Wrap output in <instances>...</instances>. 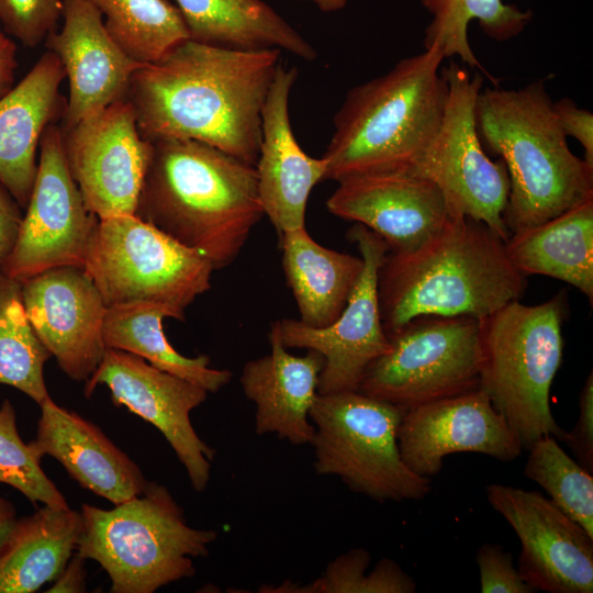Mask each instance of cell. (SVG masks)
Listing matches in <instances>:
<instances>
[{
    "mask_svg": "<svg viewBox=\"0 0 593 593\" xmlns=\"http://www.w3.org/2000/svg\"><path fill=\"white\" fill-rule=\"evenodd\" d=\"M404 413L357 390L317 393L309 414L316 473L336 475L378 502L427 496L430 479L413 472L400 454L398 429Z\"/></svg>",
    "mask_w": 593,
    "mask_h": 593,
    "instance_id": "ba28073f",
    "label": "cell"
},
{
    "mask_svg": "<svg viewBox=\"0 0 593 593\" xmlns=\"http://www.w3.org/2000/svg\"><path fill=\"white\" fill-rule=\"evenodd\" d=\"M190 38L213 45L278 48L314 60L312 44L262 0H175Z\"/></svg>",
    "mask_w": 593,
    "mask_h": 593,
    "instance_id": "83f0119b",
    "label": "cell"
},
{
    "mask_svg": "<svg viewBox=\"0 0 593 593\" xmlns=\"http://www.w3.org/2000/svg\"><path fill=\"white\" fill-rule=\"evenodd\" d=\"M0 483L16 489L32 503L68 507L65 496L41 467V458L30 443L21 439L10 400L0 406Z\"/></svg>",
    "mask_w": 593,
    "mask_h": 593,
    "instance_id": "e575fe53",
    "label": "cell"
},
{
    "mask_svg": "<svg viewBox=\"0 0 593 593\" xmlns=\"http://www.w3.org/2000/svg\"><path fill=\"white\" fill-rule=\"evenodd\" d=\"M347 237L356 244L363 267L340 315L321 328L292 318L271 324L286 348H305L322 355L320 394L356 391L367 368L391 347L378 295V272L389 247L380 236L358 223L348 230Z\"/></svg>",
    "mask_w": 593,
    "mask_h": 593,
    "instance_id": "4fadbf2b",
    "label": "cell"
},
{
    "mask_svg": "<svg viewBox=\"0 0 593 593\" xmlns=\"http://www.w3.org/2000/svg\"><path fill=\"white\" fill-rule=\"evenodd\" d=\"M310 1L317 7L318 10L325 13H332L343 10L349 0H301Z\"/></svg>",
    "mask_w": 593,
    "mask_h": 593,
    "instance_id": "ee69618b",
    "label": "cell"
},
{
    "mask_svg": "<svg viewBox=\"0 0 593 593\" xmlns=\"http://www.w3.org/2000/svg\"><path fill=\"white\" fill-rule=\"evenodd\" d=\"M566 291L540 304L512 301L479 320L480 384L523 449L563 432L549 405L563 357Z\"/></svg>",
    "mask_w": 593,
    "mask_h": 593,
    "instance_id": "52a82bcc",
    "label": "cell"
},
{
    "mask_svg": "<svg viewBox=\"0 0 593 593\" xmlns=\"http://www.w3.org/2000/svg\"><path fill=\"white\" fill-rule=\"evenodd\" d=\"M443 48L432 45L351 88L334 116L322 156L325 180L411 170L434 139L445 110Z\"/></svg>",
    "mask_w": 593,
    "mask_h": 593,
    "instance_id": "5b68a950",
    "label": "cell"
},
{
    "mask_svg": "<svg viewBox=\"0 0 593 593\" xmlns=\"http://www.w3.org/2000/svg\"><path fill=\"white\" fill-rule=\"evenodd\" d=\"M482 593H532L514 567L513 556L499 544L485 542L475 555Z\"/></svg>",
    "mask_w": 593,
    "mask_h": 593,
    "instance_id": "8d00e7d4",
    "label": "cell"
},
{
    "mask_svg": "<svg viewBox=\"0 0 593 593\" xmlns=\"http://www.w3.org/2000/svg\"><path fill=\"white\" fill-rule=\"evenodd\" d=\"M87 559L77 550L72 553L60 574L54 580V584L46 591L49 593H79L86 591Z\"/></svg>",
    "mask_w": 593,
    "mask_h": 593,
    "instance_id": "60d3db41",
    "label": "cell"
},
{
    "mask_svg": "<svg viewBox=\"0 0 593 593\" xmlns=\"http://www.w3.org/2000/svg\"><path fill=\"white\" fill-rule=\"evenodd\" d=\"M21 206L0 182V268L11 254L23 215Z\"/></svg>",
    "mask_w": 593,
    "mask_h": 593,
    "instance_id": "ab89813d",
    "label": "cell"
},
{
    "mask_svg": "<svg viewBox=\"0 0 593 593\" xmlns=\"http://www.w3.org/2000/svg\"><path fill=\"white\" fill-rule=\"evenodd\" d=\"M553 111L566 134L577 139L584 149V160L593 166V115L579 108L573 100L562 98L553 101Z\"/></svg>",
    "mask_w": 593,
    "mask_h": 593,
    "instance_id": "f35d334b",
    "label": "cell"
},
{
    "mask_svg": "<svg viewBox=\"0 0 593 593\" xmlns=\"http://www.w3.org/2000/svg\"><path fill=\"white\" fill-rule=\"evenodd\" d=\"M482 145L506 166L504 222L511 234L593 199V166L569 148L546 81L482 88L475 102Z\"/></svg>",
    "mask_w": 593,
    "mask_h": 593,
    "instance_id": "277c9868",
    "label": "cell"
},
{
    "mask_svg": "<svg viewBox=\"0 0 593 593\" xmlns=\"http://www.w3.org/2000/svg\"><path fill=\"white\" fill-rule=\"evenodd\" d=\"M388 337L357 391L407 411L479 389V320L419 316Z\"/></svg>",
    "mask_w": 593,
    "mask_h": 593,
    "instance_id": "30bf717a",
    "label": "cell"
},
{
    "mask_svg": "<svg viewBox=\"0 0 593 593\" xmlns=\"http://www.w3.org/2000/svg\"><path fill=\"white\" fill-rule=\"evenodd\" d=\"M99 385L109 389L116 406H125L164 435L197 492L206 488L215 450L198 436L190 419L191 411L208 396L204 388L139 356L111 348L86 381L85 395L90 396Z\"/></svg>",
    "mask_w": 593,
    "mask_h": 593,
    "instance_id": "9a60e30c",
    "label": "cell"
},
{
    "mask_svg": "<svg viewBox=\"0 0 593 593\" xmlns=\"http://www.w3.org/2000/svg\"><path fill=\"white\" fill-rule=\"evenodd\" d=\"M326 208L340 219L371 230L391 253L415 249L451 216L438 186L409 170L345 178L338 181Z\"/></svg>",
    "mask_w": 593,
    "mask_h": 593,
    "instance_id": "d6986e66",
    "label": "cell"
},
{
    "mask_svg": "<svg viewBox=\"0 0 593 593\" xmlns=\"http://www.w3.org/2000/svg\"><path fill=\"white\" fill-rule=\"evenodd\" d=\"M38 152L37 171L18 238L0 268L19 281L55 267L85 268L99 223L70 175L60 126L52 123L45 128Z\"/></svg>",
    "mask_w": 593,
    "mask_h": 593,
    "instance_id": "7c38bea8",
    "label": "cell"
},
{
    "mask_svg": "<svg viewBox=\"0 0 593 593\" xmlns=\"http://www.w3.org/2000/svg\"><path fill=\"white\" fill-rule=\"evenodd\" d=\"M181 321L172 309L152 302H133L108 307L103 338L107 348L134 354L154 367L189 380L215 393L232 379L224 369L210 367L205 355L186 357L168 342L163 320Z\"/></svg>",
    "mask_w": 593,
    "mask_h": 593,
    "instance_id": "f1b7e54d",
    "label": "cell"
},
{
    "mask_svg": "<svg viewBox=\"0 0 593 593\" xmlns=\"http://www.w3.org/2000/svg\"><path fill=\"white\" fill-rule=\"evenodd\" d=\"M398 444L405 465L429 479L440 472L444 458L455 452L511 461L523 450L516 434L481 389L405 411Z\"/></svg>",
    "mask_w": 593,
    "mask_h": 593,
    "instance_id": "ac0fdd59",
    "label": "cell"
},
{
    "mask_svg": "<svg viewBox=\"0 0 593 593\" xmlns=\"http://www.w3.org/2000/svg\"><path fill=\"white\" fill-rule=\"evenodd\" d=\"M280 55L278 48L182 42L132 77L126 99L142 136L198 141L255 166Z\"/></svg>",
    "mask_w": 593,
    "mask_h": 593,
    "instance_id": "6da1fadb",
    "label": "cell"
},
{
    "mask_svg": "<svg viewBox=\"0 0 593 593\" xmlns=\"http://www.w3.org/2000/svg\"><path fill=\"white\" fill-rule=\"evenodd\" d=\"M486 496L516 533L517 570L534 591L593 592V537L579 523L537 491L491 483Z\"/></svg>",
    "mask_w": 593,
    "mask_h": 593,
    "instance_id": "2e32d148",
    "label": "cell"
},
{
    "mask_svg": "<svg viewBox=\"0 0 593 593\" xmlns=\"http://www.w3.org/2000/svg\"><path fill=\"white\" fill-rule=\"evenodd\" d=\"M65 78L60 60L47 51L0 99V182L22 209L34 184L42 135L60 110Z\"/></svg>",
    "mask_w": 593,
    "mask_h": 593,
    "instance_id": "cb8c5ba5",
    "label": "cell"
},
{
    "mask_svg": "<svg viewBox=\"0 0 593 593\" xmlns=\"http://www.w3.org/2000/svg\"><path fill=\"white\" fill-rule=\"evenodd\" d=\"M370 564V553L363 548H355L338 556L328 563L318 579L305 585L284 581L279 586H262L259 592L294 593H413L414 579L398 562L380 560L366 575Z\"/></svg>",
    "mask_w": 593,
    "mask_h": 593,
    "instance_id": "836d02e7",
    "label": "cell"
},
{
    "mask_svg": "<svg viewBox=\"0 0 593 593\" xmlns=\"http://www.w3.org/2000/svg\"><path fill=\"white\" fill-rule=\"evenodd\" d=\"M61 132L87 209L99 219L134 215L152 142L142 136L131 102L116 101Z\"/></svg>",
    "mask_w": 593,
    "mask_h": 593,
    "instance_id": "5bb4252c",
    "label": "cell"
},
{
    "mask_svg": "<svg viewBox=\"0 0 593 593\" xmlns=\"http://www.w3.org/2000/svg\"><path fill=\"white\" fill-rule=\"evenodd\" d=\"M40 407L30 445L41 459L53 457L82 488L114 505L143 492L148 481L141 469L98 426L51 398Z\"/></svg>",
    "mask_w": 593,
    "mask_h": 593,
    "instance_id": "7402d4cb",
    "label": "cell"
},
{
    "mask_svg": "<svg viewBox=\"0 0 593 593\" xmlns=\"http://www.w3.org/2000/svg\"><path fill=\"white\" fill-rule=\"evenodd\" d=\"M76 550L98 562L112 593H153L195 574L193 558L209 555L217 534L188 525L169 490L148 481L113 508L81 505Z\"/></svg>",
    "mask_w": 593,
    "mask_h": 593,
    "instance_id": "8992f818",
    "label": "cell"
},
{
    "mask_svg": "<svg viewBox=\"0 0 593 593\" xmlns=\"http://www.w3.org/2000/svg\"><path fill=\"white\" fill-rule=\"evenodd\" d=\"M579 418L574 427L563 429L559 440L566 443L573 451L579 463L593 472V374L590 372L580 393Z\"/></svg>",
    "mask_w": 593,
    "mask_h": 593,
    "instance_id": "74e56055",
    "label": "cell"
},
{
    "mask_svg": "<svg viewBox=\"0 0 593 593\" xmlns=\"http://www.w3.org/2000/svg\"><path fill=\"white\" fill-rule=\"evenodd\" d=\"M16 44L0 25V99L14 87Z\"/></svg>",
    "mask_w": 593,
    "mask_h": 593,
    "instance_id": "b9f144b4",
    "label": "cell"
},
{
    "mask_svg": "<svg viewBox=\"0 0 593 593\" xmlns=\"http://www.w3.org/2000/svg\"><path fill=\"white\" fill-rule=\"evenodd\" d=\"M16 521L14 506L0 496V550L7 542Z\"/></svg>",
    "mask_w": 593,
    "mask_h": 593,
    "instance_id": "7bdbcfd3",
    "label": "cell"
},
{
    "mask_svg": "<svg viewBox=\"0 0 593 593\" xmlns=\"http://www.w3.org/2000/svg\"><path fill=\"white\" fill-rule=\"evenodd\" d=\"M524 475L538 483L550 500L593 537V477L572 459L557 438L545 435L527 449Z\"/></svg>",
    "mask_w": 593,
    "mask_h": 593,
    "instance_id": "d6a6232c",
    "label": "cell"
},
{
    "mask_svg": "<svg viewBox=\"0 0 593 593\" xmlns=\"http://www.w3.org/2000/svg\"><path fill=\"white\" fill-rule=\"evenodd\" d=\"M27 318L59 368L75 381H87L107 350L108 311L83 267L61 266L21 281Z\"/></svg>",
    "mask_w": 593,
    "mask_h": 593,
    "instance_id": "e0dca14e",
    "label": "cell"
},
{
    "mask_svg": "<svg viewBox=\"0 0 593 593\" xmlns=\"http://www.w3.org/2000/svg\"><path fill=\"white\" fill-rule=\"evenodd\" d=\"M279 236L282 267L304 325H331L343 312L363 267L361 257L326 248L305 226Z\"/></svg>",
    "mask_w": 593,
    "mask_h": 593,
    "instance_id": "d4e9b609",
    "label": "cell"
},
{
    "mask_svg": "<svg viewBox=\"0 0 593 593\" xmlns=\"http://www.w3.org/2000/svg\"><path fill=\"white\" fill-rule=\"evenodd\" d=\"M296 77L294 67L277 69L262 108L255 165L264 213L278 235L305 226L310 193L326 174L325 159L309 156L292 131L289 99Z\"/></svg>",
    "mask_w": 593,
    "mask_h": 593,
    "instance_id": "44dd1931",
    "label": "cell"
},
{
    "mask_svg": "<svg viewBox=\"0 0 593 593\" xmlns=\"http://www.w3.org/2000/svg\"><path fill=\"white\" fill-rule=\"evenodd\" d=\"M108 307L133 302L186 309L210 290L214 267L135 215L99 219L85 265Z\"/></svg>",
    "mask_w": 593,
    "mask_h": 593,
    "instance_id": "9c48e42d",
    "label": "cell"
},
{
    "mask_svg": "<svg viewBox=\"0 0 593 593\" xmlns=\"http://www.w3.org/2000/svg\"><path fill=\"white\" fill-rule=\"evenodd\" d=\"M269 343L270 353L247 361L239 378L244 394L256 405V433L276 434L292 445L311 444L315 428L309 414L324 359L315 350L291 355L272 326Z\"/></svg>",
    "mask_w": 593,
    "mask_h": 593,
    "instance_id": "603a6c76",
    "label": "cell"
},
{
    "mask_svg": "<svg viewBox=\"0 0 593 593\" xmlns=\"http://www.w3.org/2000/svg\"><path fill=\"white\" fill-rule=\"evenodd\" d=\"M447 98L439 128L430 145L409 170L435 182L451 215L484 223L504 242L511 236L504 222L510 179L503 160L483 149L475 123V102L483 76L451 60L441 67Z\"/></svg>",
    "mask_w": 593,
    "mask_h": 593,
    "instance_id": "8fae6325",
    "label": "cell"
},
{
    "mask_svg": "<svg viewBox=\"0 0 593 593\" xmlns=\"http://www.w3.org/2000/svg\"><path fill=\"white\" fill-rule=\"evenodd\" d=\"M134 215L223 269L265 215L256 167L198 141H154Z\"/></svg>",
    "mask_w": 593,
    "mask_h": 593,
    "instance_id": "7a4b0ae2",
    "label": "cell"
},
{
    "mask_svg": "<svg viewBox=\"0 0 593 593\" xmlns=\"http://www.w3.org/2000/svg\"><path fill=\"white\" fill-rule=\"evenodd\" d=\"M102 15L111 38L133 60L148 65L190 38L177 5L168 0H86Z\"/></svg>",
    "mask_w": 593,
    "mask_h": 593,
    "instance_id": "4dcf8cb0",
    "label": "cell"
},
{
    "mask_svg": "<svg viewBox=\"0 0 593 593\" xmlns=\"http://www.w3.org/2000/svg\"><path fill=\"white\" fill-rule=\"evenodd\" d=\"M80 512L44 505L16 521L0 550V593H32L54 581L76 551Z\"/></svg>",
    "mask_w": 593,
    "mask_h": 593,
    "instance_id": "4316f807",
    "label": "cell"
},
{
    "mask_svg": "<svg viewBox=\"0 0 593 593\" xmlns=\"http://www.w3.org/2000/svg\"><path fill=\"white\" fill-rule=\"evenodd\" d=\"M64 0H0V25L27 47H35L56 30Z\"/></svg>",
    "mask_w": 593,
    "mask_h": 593,
    "instance_id": "d590c367",
    "label": "cell"
},
{
    "mask_svg": "<svg viewBox=\"0 0 593 593\" xmlns=\"http://www.w3.org/2000/svg\"><path fill=\"white\" fill-rule=\"evenodd\" d=\"M63 24L46 37L68 79L63 130L126 99L142 64L128 57L108 34L101 13L86 0H64Z\"/></svg>",
    "mask_w": 593,
    "mask_h": 593,
    "instance_id": "ffe728a7",
    "label": "cell"
},
{
    "mask_svg": "<svg viewBox=\"0 0 593 593\" xmlns=\"http://www.w3.org/2000/svg\"><path fill=\"white\" fill-rule=\"evenodd\" d=\"M51 357L27 318L21 281L0 271V384L41 405L51 398L44 380V365Z\"/></svg>",
    "mask_w": 593,
    "mask_h": 593,
    "instance_id": "1f68e13d",
    "label": "cell"
},
{
    "mask_svg": "<svg viewBox=\"0 0 593 593\" xmlns=\"http://www.w3.org/2000/svg\"><path fill=\"white\" fill-rule=\"evenodd\" d=\"M429 13L424 48L439 45L445 58L459 57L470 68H479L495 86L491 76L473 53L468 37L471 21H478L482 32L493 41L505 42L519 35L533 19L530 10H522L503 0H421Z\"/></svg>",
    "mask_w": 593,
    "mask_h": 593,
    "instance_id": "f546056e",
    "label": "cell"
},
{
    "mask_svg": "<svg viewBox=\"0 0 593 593\" xmlns=\"http://www.w3.org/2000/svg\"><path fill=\"white\" fill-rule=\"evenodd\" d=\"M527 284L501 237L480 221L451 215L415 249L387 253L378 272L383 327L390 335L432 315L480 320L519 301Z\"/></svg>",
    "mask_w": 593,
    "mask_h": 593,
    "instance_id": "3957f363",
    "label": "cell"
},
{
    "mask_svg": "<svg viewBox=\"0 0 593 593\" xmlns=\"http://www.w3.org/2000/svg\"><path fill=\"white\" fill-rule=\"evenodd\" d=\"M514 267L525 277L541 275L569 283L593 303V199L505 242Z\"/></svg>",
    "mask_w": 593,
    "mask_h": 593,
    "instance_id": "484cf974",
    "label": "cell"
}]
</instances>
